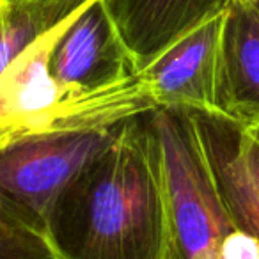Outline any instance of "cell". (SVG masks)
Masks as SVG:
<instances>
[{
  "mask_svg": "<svg viewBox=\"0 0 259 259\" xmlns=\"http://www.w3.org/2000/svg\"><path fill=\"white\" fill-rule=\"evenodd\" d=\"M55 259H170V206L151 110L132 115L54 202Z\"/></svg>",
  "mask_w": 259,
  "mask_h": 259,
  "instance_id": "cell-1",
  "label": "cell"
},
{
  "mask_svg": "<svg viewBox=\"0 0 259 259\" xmlns=\"http://www.w3.org/2000/svg\"><path fill=\"white\" fill-rule=\"evenodd\" d=\"M64 25L32 43L0 73V151L41 135L107 128L156 108L139 73L107 93L66 96L50 71L52 48Z\"/></svg>",
  "mask_w": 259,
  "mask_h": 259,
  "instance_id": "cell-2",
  "label": "cell"
},
{
  "mask_svg": "<svg viewBox=\"0 0 259 259\" xmlns=\"http://www.w3.org/2000/svg\"><path fill=\"white\" fill-rule=\"evenodd\" d=\"M170 206V259H259V243L226 211L187 108L151 110Z\"/></svg>",
  "mask_w": 259,
  "mask_h": 259,
  "instance_id": "cell-3",
  "label": "cell"
},
{
  "mask_svg": "<svg viewBox=\"0 0 259 259\" xmlns=\"http://www.w3.org/2000/svg\"><path fill=\"white\" fill-rule=\"evenodd\" d=\"M121 122L41 135L2 149L0 195L45 231L52 206L64 187L115 137Z\"/></svg>",
  "mask_w": 259,
  "mask_h": 259,
  "instance_id": "cell-4",
  "label": "cell"
},
{
  "mask_svg": "<svg viewBox=\"0 0 259 259\" xmlns=\"http://www.w3.org/2000/svg\"><path fill=\"white\" fill-rule=\"evenodd\" d=\"M50 71L69 98L107 93L137 76L103 0L87 2L66 22L52 48Z\"/></svg>",
  "mask_w": 259,
  "mask_h": 259,
  "instance_id": "cell-5",
  "label": "cell"
},
{
  "mask_svg": "<svg viewBox=\"0 0 259 259\" xmlns=\"http://www.w3.org/2000/svg\"><path fill=\"white\" fill-rule=\"evenodd\" d=\"M188 112L224 208L259 243V142L247 126L220 112Z\"/></svg>",
  "mask_w": 259,
  "mask_h": 259,
  "instance_id": "cell-6",
  "label": "cell"
},
{
  "mask_svg": "<svg viewBox=\"0 0 259 259\" xmlns=\"http://www.w3.org/2000/svg\"><path fill=\"white\" fill-rule=\"evenodd\" d=\"M222 18L199 25L139 71L156 107L217 110Z\"/></svg>",
  "mask_w": 259,
  "mask_h": 259,
  "instance_id": "cell-7",
  "label": "cell"
},
{
  "mask_svg": "<svg viewBox=\"0 0 259 259\" xmlns=\"http://www.w3.org/2000/svg\"><path fill=\"white\" fill-rule=\"evenodd\" d=\"M103 2L139 73L188 32L222 15L233 0Z\"/></svg>",
  "mask_w": 259,
  "mask_h": 259,
  "instance_id": "cell-8",
  "label": "cell"
},
{
  "mask_svg": "<svg viewBox=\"0 0 259 259\" xmlns=\"http://www.w3.org/2000/svg\"><path fill=\"white\" fill-rule=\"evenodd\" d=\"M217 112L245 126L259 121V15L250 2L224 11Z\"/></svg>",
  "mask_w": 259,
  "mask_h": 259,
  "instance_id": "cell-9",
  "label": "cell"
},
{
  "mask_svg": "<svg viewBox=\"0 0 259 259\" xmlns=\"http://www.w3.org/2000/svg\"><path fill=\"white\" fill-rule=\"evenodd\" d=\"M91 0H6L0 18V73L23 50L68 22Z\"/></svg>",
  "mask_w": 259,
  "mask_h": 259,
  "instance_id": "cell-10",
  "label": "cell"
},
{
  "mask_svg": "<svg viewBox=\"0 0 259 259\" xmlns=\"http://www.w3.org/2000/svg\"><path fill=\"white\" fill-rule=\"evenodd\" d=\"M0 259H55L43 231L0 195Z\"/></svg>",
  "mask_w": 259,
  "mask_h": 259,
  "instance_id": "cell-11",
  "label": "cell"
},
{
  "mask_svg": "<svg viewBox=\"0 0 259 259\" xmlns=\"http://www.w3.org/2000/svg\"><path fill=\"white\" fill-rule=\"evenodd\" d=\"M247 130L250 132V135L255 139V141L259 142V121L257 122H254V124H250V126H247Z\"/></svg>",
  "mask_w": 259,
  "mask_h": 259,
  "instance_id": "cell-12",
  "label": "cell"
},
{
  "mask_svg": "<svg viewBox=\"0 0 259 259\" xmlns=\"http://www.w3.org/2000/svg\"><path fill=\"white\" fill-rule=\"evenodd\" d=\"M250 4H252V8L255 9V13H257V15H259V0H252Z\"/></svg>",
  "mask_w": 259,
  "mask_h": 259,
  "instance_id": "cell-13",
  "label": "cell"
},
{
  "mask_svg": "<svg viewBox=\"0 0 259 259\" xmlns=\"http://www.w3.org/2000/svg\"><path fill=\"white\" fill-rule=\"evenodd\" d=\"M4 4H6V0H0V18H2V11H4Z\"/></svg>",
  "mask_w": 259,
  "mask_h": 259,
  "instance_id": "cell-14",
  "label": "cell"
},
{
  "mask_svg": "<svg viewBox=\"0 0 259 259\" xmlns=\"http://www.w3.org/2000/svg\"><path fill=\"white\" fill-rule=\"evenodd\" d=\"M233 2H252V0H233Z\"/></svg>",
  "mask_w": 259,
  "mask_h": 259,
  "instance_id": "cell-15",
  "label": "cell"
}]
</instances>
